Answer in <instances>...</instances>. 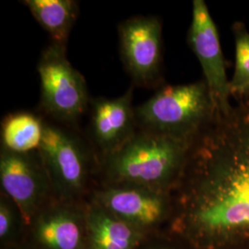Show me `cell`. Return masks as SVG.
Masks as SVG:
<instances>
[{"label": "cell", "mask_w": 249, "mask_h": 249, "mask_svg": "<svg viewBox=\"0 0 249 249\" xmlns=\"http://www.w3.org/2000/svg\"><path fill=\"white\" fill-rule=\"evenodd\" d=\"M188 44L196 54L204 75L205 83L213 99L216 114H227L232 108L230 80L218 30L204 0H194Z\"/></svg>", "instance_id": "cell-5"}, {"label": "cell", "mask_w": 249, "mask_h": 249, "mask_svg": "<svg viewBox=\"0 0 249 249\" xmlns=\"http://www.w3.org/2000/svg\"><path fill=\"white\" fill-rule=\"evenodd\" d=\"M45 124L39 116L29 112L6 116L1 125L2 150L14 153L38 151L43 141Z\"/></svg>", "instance_id": "cell-13"}, {"label": "cell", "mask_w": 249, "mask_h": 249, "mask_svg": "<svg viewBox=\"0 0 249 249\" xmlns=\"http://www.w3.org/2000/svg\"><path fill=\"white\" fill-rule=\"evenodd\" d=\"M41 82V105L53 118L74 122L88 107V90L83 76L67 58L66 45L52 43L37 66Z\"/></svg>", "instance_id": "cell-4"}, {"label": "cell", "mask_w": 249, "mask_h": 249, "mask_svg": "<svg viewBox=\"0 0 249 249\" xmlns=\"http://www.w3.org/2000/svg\"><path fill=\"white\" fill-rule=\"evenodd\" d=\"M183 176L181 221L194 239L249 234V98L214 115L194 140Z\"/></svg>", "instance_id": "cell-1"}, {"label": "cell", "mask_w": 249, "mask_h": 249, "mask_svg": "<svg viewBox=\"0 0 249 249\" xmlns=\"http://www.w3.org/2000/svg\"><path fill=\"white\" fill-rule=\"evenodd\" d=\"M95 202L135 227L159 222L166 210L163 192L133 186L107 187L96 194Z\"/></svg>", "instance_id": "cell-10"}, {"label": "cell", "mask_w": 249, "mask_h": 249, "mask_svg": "<svg viewBox=\"0 0 249 249\" xmlns=\"http://www.w3.org/2000/svg\"><path fill=\"white\" fill-rule=\"evenodd\" d=\"M235 44L234 71L230 80L231 97L249 98V32L246 25L237 21L232 25Z\"/></svg>", "instance_id": "cell-15"}, {"label": "cell", "mask_w": 249, "mask_h": 249, "mask_svg": "<svg viewBox=\"0 0 249 249\" xmlns=\"http://www.w3.org/2000/svg\"><path fill=\"white\" fill-rule=\"evenodd\" d=\"M38 154L62 192H80L85 184L87 160L83 144L78 138L56 125L45 123Z\"/></svg>", "instance_id": "cell-7"}, {"label": "cell", "mask_w": 249, "mask_h": 249, "mask_svg": "<svg viewBox=\"0 0 249 249\" xmlns=\"http://www.w3.org/2000/svg\"><path fill=\"white\" fill-rule=\"evenodd\" d=\"M90 127L92 140L105 156L130 139L138 127L132 89L118 98L94 100Z\"/></svg>", "instance_id": "cell-9"}, {"label": "cell", "mask_w": 249, "mask_h": 249, "mask_svg": "<svg viewBox=\"0 0 249 249\" xmlns=\"http://www.w3.org/2000/svg\"><path fill=\"white\" fill-rule=\"evenodd\" d=\"M138 127L170 137L195 140L216 114L204 80L165 86L135 108Z\"/></svg>", "instance_id": "cell-3"}, {"label": "cell", "mask_w": 249, "mask_h": 249, "mask_svg": "<svg viewBox=\"0 0 249 249\" xmlns=\"http://www.w3.org/2000/svg\"><path fill=\"white\" fill-rule=\"evenodd\" d=\"M193 142L139 128L121 147L105 156L107 173L118 186L164 192L182 177Z\"/></svg>", "instance_id": "cell-2"}, {"label": "cell", "mask_w": 249, "mask_h": 249, "mask_svg": "<svg viewBox=\"0 0 249 249\" xmlns=\"http://www.w3.org/2000/svg\"><path fill=\"white\" fill-rule=\"evenodd\" d=\"M91 249H134L141 240L137 227L94 202L86 216Z\"/></svg>", "instance_id": "cell-11"}, {"label": "cell", "mask_w": 249, "mask_h": 249, "mask_svg": "<svg viewBox=\"0 0 249 249\" xmlns=\"http://www.w3.org/2000/svg\"><path fill=\"white\" fill-rule=\"evenodd\" d=\"M36 235L49 249H80L82 231L77 217L59 209L45 214L37 223Z\"/></svg>", "instance_id": "cell-14"}, {"label": "cell", "mask_w": 249, "mask_h": 249, "mask_svg": "<svg viewBox=\"0 0 249 249\" xmlns=\"http://www.w3.org/2000/svg\"><path fill=\"white\" fill-rule=\"evenodd\" d=\"M0 181L4 191L17 205L24 221L29 223L45 192V178L33 153L2 150Z\"/></svg>", "instance_id": "cell-8"}, {"label": "cell", "mask_w": 249, "mask_h": 249, "mask_svg": "<svg viewBox=\"0 0 249 249\" xmlns=\"http://www.w3.org/2000/svg\"><path fill=\"white\" fill-rule=\"evenodd\" d=\"M12 225V213L9 206L5 201H1L0 205V236L5 238L9 234Z\"/></svg>", "instance_id": "cell-16"}, {"label": "cell", "mask_w": 249, "mask_h": 249, "mask_svg": "<svg viewBox=\"0 0 249 249\" xmlns=\"http://www.w3.org/2000/svg\"><path fill=\"white\" fill-rule=\"evenodd\" d=\"M124 66L136 84L149 87L159 78L161 65V24L156 17L138 16L118 27Z\"/></svg>", "instance_id": "cell-6"}, {"label": "cell", "mask_w": 249, "mask_h": 249, "mask_svg": "<svg viewBox=\"0 0 249 249\" xmlns=\"http://www.w3.org/2000/svg\"><path fill=\"white\" fill-rule=\"evenodd\" d=\"M23 3L53 43L66 45L79 13L78 3L73 0H26Z\"/></svg>", "instance_id": "cell-12"}]
</instances>
